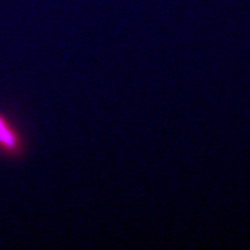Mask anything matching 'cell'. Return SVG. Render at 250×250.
Segmentation results:
<instances>
[{
    "instance_id": "obj_1",
    "label": "cell",
    "mask_w": 250,
    "mask_h": 250,
    "mask_svg": "<svg viewBox=\"0 0 250 250\" xmlns=\"http://www.w3.org/2000/svg\"><path fill=\"white\" fill-rule=\"evenodd\" d=\"M26 149L22 133L5 114L0 112V153L10 158L21 157Z\"/></svg>"
}]
</instances>
